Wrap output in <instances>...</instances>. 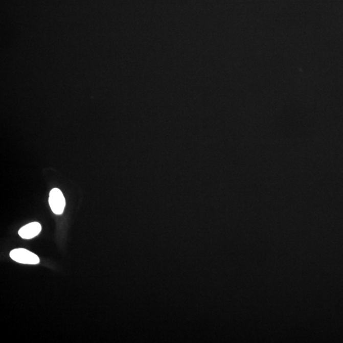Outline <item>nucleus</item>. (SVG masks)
<instances>
[{
  "mask_svg": "<svg viewBox=\"0 0 343 343\" xmlns=\"http://www.w3.org/2000/svg\"><path fill=\"white\" fill-rule=\"evenodd\" d=\"M10 257L17 263L25 264H37L40 263V258L35 254L25 249L15 248L10 253Z\"/></svg>",
  "mask_w": 343,
  "mask_h": 343,
  "instance_id": "nucleus-1",
  "label": "nucleus"
},
{
  "mask_svg": "<svg viewBox=\"0 0 343 343\" xmlns=\"http://www.w3.org/2000/svg\"><path fill=\"white\" fill-rule=\"evenodd\" d=\"M49 202L52 212L55 214L61 215L63 213L65 206V198L61 190L54 188L50 192Z\"/></svg>",
  "mask_w": 343,
  "mask_h": 343,
  "instance_id": "nucleus-2",
  "label": "nucleus"
},
{
  "mask_svg": "<svg viewBox=\"0 0 343 343\" xmlns=\"http://www.w3.org/2000/svg\"><path fill=\"white\" fill-rule=\"evenodd\" d=\"M41 231V226L39 222H33L25 225L19 230V236L23 239H31L38 236Z\"/></svg>",
  "mask_w": 343,
  "mask_h": 343,
  "instance_id": "nucleus-3",
  "label": "nucleus"
}]
</instances>
